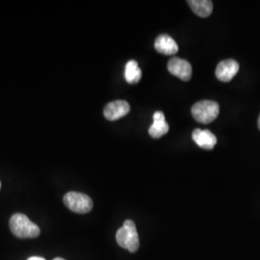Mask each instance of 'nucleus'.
I'll return each mask as SVG.
<instances>
[{"label":"nucleus","instance_id":"nucleus-7","mask_svg":"<svg viewBox=\"0 0 260 260\" xmlns=\"http://www.w3.org/2000/svg\"><path fill=\"white\" fill-rule=\"evenodd\" d=\"M130 111L129 104L125 101H115L108 103L104 108V117L109 121H117Z\"/></svg>","mask_w":260,"mask_h":260},{"label":"nucleus","instance_id":"nucleus-2","mask_svg":"<svg viewBox=\"0 0 260 260\" xmlns=\"http://www.w3.org/2000/svg\"><path fill=\"white\" fill-rule=\"evenodd\" d=\"M116 240L120 247L130 252L137 251L139 249V236L135 223L131 220L124 221L123 225L116 233Z\"/></svg>","mask_w":260,"mask_h":260},{"label":"nucleus","instance_id":"nucleus-16","mask_svg":"<svg viewBox=\"0 0 260 260\" xmlns=\"http://www.w3.org/2000/svg\"><path fill=\"white\" fill-rule=\"evenodd\" d=\"M0 188H1V182H0Z\"/></svg>","mask_w":260,"mask_h":260},{"label":"nucleus","instance_id":"nucleus-1","mask_svg":"<svg viewBox=\"0 0 260 260\" xmlns=\"http://www.w3.org/2000/svg\"><path fill=\"white\" fill-rule=\"evenodd\" d=\"M10 229L12 233L22 239L36 238L40 235V228L36 223L30 221L26 215L14 214L10 219Z\"/></svg>","mask_w":260,"mask_h":260},{"label":"nucleus","instance_id":"nucleus-8","mask_svg":"<svg viewBox=\"0 0 260 260\" xmlns=\"http://www.w3.org/2000/svg\"><path fill=\"white\" fill-rule=\"evenodd\" d=\"M154 47L159 53L164 55H175L178 51V46L176 41L167 34L158 36L154 43Z\"/></svg>","mask_w":260,"mask_h":260},{"label":"nucleus","instance_id":"nucleus-3","mask_svg":"<svg viewBox=\"0 0 260 260\" xmlns=\"http://www.w3.org/2000/svg\"><path fill=\"white\" fill-rule=\"evenodd\" d=\"M219 104L212 101H202L192 106V115L196 121L202 123H210L218 117Z\"/></svg>","mask_w":260,"mask_h":260},{"label":"nucleus","instance_id":"nucleus-4","mask_svg":"<svg viewBox=\"0 0 260 260\" xmlns=\"http://www.w3.org/2000/svg\"><path fill=\"white\" fill-rule=\"evenodd\" d=\"M66 206L75 213L85 214L93 208V201L89 196L78 192H69L64 196Z\"/></svg>","mask_w":260,"mask_h":260},{"label":"nucleus","instance_id":"nucleus-13","mask_svg":"<svg viewBox=\"0 0 260 260\" xmlns=\"http://www.w3.org/2000/svg\"><path fill=\"white\" fill-rule=\"evenodd\" d=\"M27 260H46L43 257H39V256H33V257H30Z\"/></svg>","mask_w":260,"mask_h":260},{"label":"nucleus","instance_id":"nucleus-12","mask_svg":"<svg viewBox=\"0 0 260 260\" xmlns=\"http://www.w3.org/2000/svg\"><path fill=\"white\" fill-rule=\"evenodd\" d=\"M142 77V71L138 63L135 60H130L125 66L124 78L126 82L129 84L138 83Z\"/></svg>","mask_w":260,"mask_h":260},{"label":"nucleus","instance_id":"nucleus-14","mask_svg":"<svg viewBox=\"0 0 260 260\" xmlns=\"http://www.w3.org/2000/svg\"><path fill=\"white\" fill-rule=\"evenodd\" d=\"M53 260H66V259H64V258H61V257H57V258H55V259H53Z\"/></svg>","mask_w":260,"mask_h":260},{"label":"nucleus","instance_id":"nucleus-11","mask_svg":"<svg viewBox=\"0 0 260 260\" xmlns=\"http://www.w3.org/2000/svg\"><path fill=\"white\" fill-rule=\"evenodd\" d=\"M187 2L196 15L201 18H207L212 14L213 2L210 0H189Z\"/></svg>","mask_w":260,"mask_h":260},{"label":"nucleus","instance_id":"nucleus-15","mask_svg":"<svg viewBox=\"0 0 260 260\" xmlns=\"http://www.w3.org/2000/svg\"><path fill=\"white\" fill-rule=\"evenodd\" d=\"M258 128H259V130H260V115H259V118H258Z\"/></svg>","mask_w":260,"mask_h":260},{"label":"nucleus","instance_id":"nucleus-9","mask_svg":"<svg viewBox=\"0 0 260 260\" xmlns=\"http://www.w3.org/2000/svg\"><path fill=\"white\" fill-rule=\"evenodd\" d=\"M192 138L196 144L204 149H212L217 144V138L211 131L207 129H195L193 131Z\"/></svg>","mask_w":260,"mask_h":260},{"label":"nucleus","instance_id":"nucleus-5","mask_svg":"<svg viewBox=\"0 0 260 260\" xmlns=\"http://www.w3.org/2000/svg\"><path fill=\"white\" fill-rule=\"evenodd\" d=\"M168 71L182 81H189L192 77V66L181 58L174 57L168 62Z\"/></svg>","mask_w":260,"mask_h":260},{"label":"nucleus","instance_id":"nucleus-6","mask_svg":"<svg viewBox=\"0 0 260 260\" xmlns=\"http://www.w3.org/2000/svg\"><path fill=\"white\" fill-rule=\"evenodd\" d=\"M239 71V64L233 59H228L220 62L215 71L216 77L222 82H230Z\"/></svg>","mask_w":260,"mask_h":260},{"label":"nucleus","instance_id":"nucleus-10","mask_svg":"<svg viewBox=\"0 0 260 260\" xmlns=\"http://www.w3.org/2000/svg\"><path fill=\"white\" fill-rule=\"evenodd\" d=\"M169 131V124L165 121V115L163 112L157 111L153 114V123L149 127V135L152 138L158 139L165 135Z\"/></svg>","mask_w":260,"mask_h":260}]
</instances>
